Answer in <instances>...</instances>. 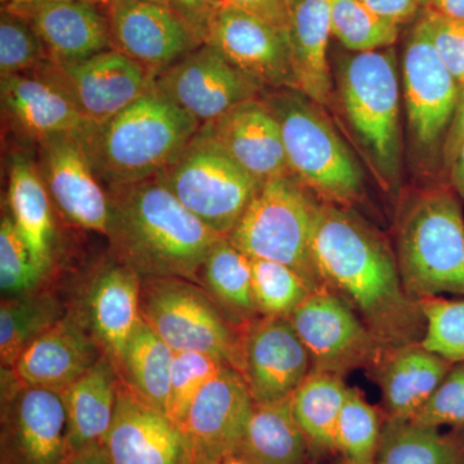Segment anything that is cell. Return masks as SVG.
<instances>
[{
    "label": "cell",
    "mask_w": 464,
    "mask_h": 464,
    "mask_svg": "<svg viewBox=\"0 0 464 464\" xmlns=\"http://www.w3.org/2000/svg\"><path fill=\"white\" fill-rule=\"evenodd\" d=\"M313 255L324 289L346 301L384 343L422 342L426 319L406 292L395 249L362 217L322 201Z\"/></svg>",
    "instance_id": "cell-1"
},
{
    "label": "cell",
    "mask_w": 464,
    "mask_h": 464,
    "mask_svg": "<svg viewBox=\"0 0 464 464\" xmlns=\"http://www.w3.org/2000/svg\"><path fill=\"white\" fill-rule=\"evenodd\" d=\"M110 219L106 237L115 261L142 280L199 277L201 266L219 239L174 197L160 176L108 188Z\"/></svg>",
    "instance_id": "cell-2"
},
{
    "label": "cell",
    "mask_w": 464,
    "mask_h": 464,
    "mask_svg": "<svg viewBox=\"0 0 464 464\" xmlns=\"http://www.w3.org/2000/svg\"><path fill=\"white\" fill-rule=\"evenodd\" d=\"M199 128L197 119L154 90L96 125L81 143L101 183L121 188L167 169Z\"/></svg>",
    "instance_id": "cell-3"
},
{
    "label": "cell",
    "mask_w": 464,
    "mask_h": 464,
    "mask_svg": "<svg viewBox=\"0 0 464 464\" xmlns=\"http://www.w3.org/2000/svg\"><path fill=\"white\" fill-rule=\"evenodd\" d=\"M393 249L415 301L464 297V216L448 183L415 191L400 204Z\"/></svg>",
    "instance_id": "cell-4"
},
{
    "label": "cell",
    "mask_w": 464,
    "mask_h": 464,
    "mask_svg": "<svg viewBox=\"0 0 464 464\" xmlns=\"http://www.w3.org/2000/svg\"><path fill=\"white\" fill-rule=\"evenodd\" d=\"M338 97L357 145L387 192L401 181L398 56L393 47L350 52L338 60Z\"/></svg>",
    "instance_id": "cell-5"
},
{
    "label": "cell",
    "mask_w": 464,
    "mask_h": 464,
    "mask_svg": "<svg viewBox=\"0 0 464 464\" xmlns=\"http://www.w3.org/2000/svg\"><path fill=\"white\" fill-rule=\"evenodd\" d=\"M273 92L264 100L280 125L292 176L323 203L351 209L364 199L362 167L323 106L297 90Z\"/></svg>",
    "instance_id": "cell-6"
},
{
    "label": "cell",
    "mask_w": 464,
    "mask_h": 464,
    "mask_svg": "<svg viewBox=\"0 0 464 464\" xmlns=\"http://www.w3.org/2000/svg\"><path fill=\"white\" fill-rule=\"evenodd\" d=\"M322 201L292 176L262 183L228 235L250 259L279 262L324 289L314 261L313 237Z\"/></svg>",
    "instance_id": "cell-7"
},
{
    "label": "cell",
    "mask_w": 464,
    "mask_h": 464,
    "mask_svg": "<svg viewBox=\"0 0 464 464\" xmlns=\"http://www.w3.org/2000/svg\"><path fill=\"white\" fill-rule=\"evenodd\" d=\"M140 311L174 353H207L240 373L241 333L197 283L181 277L142 280Z\"/></svg>",
    "instance_id": "cell-8"
},
{
    "label": "cell",
    "mask_w": 464,
    "mask_h": 464,
    "mask_svg": "<svg viewBox=\"0 0 464 464\" xmlns=\"http://www.w3.org/2000/svg\"><path fill=\"white\" fill-rule=\"evenodd\" d=\"M406 124L414 158L426 169L444 164V146L460 85L433 47L422 14L406 34L401 58Z\"/></svg>",
    "instance_id": "cell-9"
},
{
    "label": "cell",
    "mask_w": 464,
    "mask_h": 464,
    "mask_svg": "<svg viewBox=\"0 0 464 464\" xmlns=\"http://www.w3.org/2000/svg\"><path fill=\"white\" fill-rule=\"evenodd\" d=\"M159 176L219 237L230 235L262 185L199 132Z\"/></svg>",
    "instance_id": "cell-10"
},
{
    "label": "cell",
    "mask_w": 464,
    "mask_h": 464,
    "mask_svg": "<svg viewBox=\"0 0 464 464\" xmlns=\"http://www.w3.org/2000/svg\"><path fill=\"white\" fill-rule=\"evenodd\" d=\"M2 373L0 464H63L72 456L63 391L26 386Z\"/></svg>",
    "instance_id": "cell-11"
},
{
    "label": "cell",
    "mask_w": 464,
    "mask_h": 464,
    "mask_svg": "<svg viewBox=\"0 0 464 464\" xmlns=\"http://www.w3.org/2000/svg\"><path fill=\"white\" fill-rule=\"evenodd\" d=\"M289 320L310 353L311 372L346 378L373 368L390 348L331 290L313 293Z\"/></svg>",
    "instance_id": "cell-12"
},
{
    "label": "cell",
    "mask_w": 464,
    "mask_h": 464,
    "mask_svg": "<svg viewBox=\"0 0 464 464\" xmlns=\"http://www.w3.org/2000/svg\"><path fill=\"white\" fill-rule=\"evenodd\" d=\"M32 74L51 84L96 125L106 123L155 90V75L116 50L74 63L47 61Z\"/></svg>",
    "instance_id": "cell-13"
},
{
    "label": "cell",
    "mask_w": 464,
    "mask_h": 464,
    "mask_svg": "<svg viewBox=\"0 0 464 464\" xmlns=\"http://www.w3.org/2000/svg\"><path fill=\"white\" fill-rule=\"evenodd\" d=\"M155 90L200 125L215 121L244 101L261 97L265 92L208 44L159 72Z\"/></svg>",
    "instance_id": "cell-14"
},
{
    "label": "cell",
    "mask_w": 464,
    "mask_h": 464,
    "mask_svg": "<svg viewBox=\"0 0 464 464\" xmlns=\"http://www.w3.org/2000/svg\"><path fill=\"white\" fill-rule=\"evenodd\" d=\"M204 44L264 90H297L288 35L248 11L225 5L208 29Z\"/></svg>",
    "instance_id": "cell-15"
},
{
    "label": "cell",
    "mask_w": 464,
    "mask_h": 464,
    "mask_svg": "<svg viewBox=\"0 0 464 464\" xmlns=\"http://www.w3.org/2000/svg\"><path fill=\"white\" fill-rule=\"evenodd\" d=\"M313 371L310 353L289 319L259 317L241 333V366L256 405L277 404Z\"/></svg>",
    "instance_id": "cell-16"
},
{
    "label": "cell",
    "mask_w": 464,
    "mask_h": 464,
    "mask_svg": "<svg viewBox=\"0 0 464 464\" xmlns=\"http://www.w3.org/2000/svg\"><path fill=\"white\" fill-rule=\"evenodd\" d=\"M106 16L112 50L132 58L155 76L203 45L169 5L109 0Z\"/></svg>",
    "instance_id": "cell-17"
},
{
    "label": "cell",
    "mask_w": 464,
    "mask_h": 464,
    "mask_svg": "<svg viewBox=\"0 0 464 464\" xmlns=\"http://www.w3.org/2000/svg\"><path fill=\"white\" fill-rule=\"evenodd\" d=\"M255 406L243 375L225 366L195 398L182 424L190 459L226 462L235 458Z\"/></svg>",
    "instance_id": "cell-18"
},
{
    "label": "cell",
    "mask_w": 464,
    "mask_h": 464,
    "mask_svg": "<svg viewBox=\"0 0 464 464\" xmlns=\"http://www.w3.org/2000/svg\"><path fill=\"white\" fill-rule=\"evenodd\" d=\"M38 145V170L52 203L70 224L106 237L109 194L92 169L83 145L66 134L47 137Z\"/></svg>",
    "instance_id": "cell-19"
},
{
    "label": "cell",
    "mask_w": 464,
    "mask_h": 464,
    "mask_svg": "<svg viewBox=\"0 0 464 464\" xmlns=\"http://www.w3.org/2000/svg\"><path fill=\"white\" fill-rule=\"evenodd\" d=\"M101 447L110 464H188L190 460L181 427L140 399L121 380L114 420Z\"/></svg>",
    "instance_id": "cell-20"
},
{
    "label": "cell",
    "mask_w": 464,
    "mask_h": 464,
    "mask_svg": "<svg viewBox=\"0 0 464 464\" xmlns=\"http://www.w3.org/2000/svg\"><path fill=\"white\" fill-rule=\"evenodd\" d=\"M198 132L258 182L292 176L280 125L264 97L244 101Z\"/></svg>",
    "instance_id": "cell-21"
},
{
    "label": "cell",
    "mask_w": 464,
    "mask_h": 464,
    "mask_svg": "<svg viewBox=\"0 0 464 464\" xmlns=\"http://www.w3.org/2000/svg\"><path fill=\"white\" fill-rule=\"evenodd\" d=\"M105 355L79 313H66L11 369L26 386L63 391Z\"/></svg>",
    "instance_id": "cell-22"
},
{
    "label": "cell",
    "mask_w": 464,
    "mask_h": 464,
    "mask_svg": "<svg viewBox=\"0 0 464 464\" xmlns=\"http://www.w3.org/2000/svg\"><path fill=\"white\" fill-rule=\"evenodd\" d=\"M33 27L54 63H74L112 50L108 16L100 5L84 2L41 0L5 5Z\"/></svg>",
    "instance_id": "cell-23"
},
{
    "label": "cell",
    "mask_w": 464,
    "mask_h": 464,
    "mask_svg": "<svg viewBox=\"0 0 464 464\" xmlns=\"http://www.w3.org/2000/svg\"><path fill=\"white\" fill-rule=\"evenodd\" d=\"M142 279L121 262L112 261L92 277L84 308L78 311L106 356L118 365L127 341L141 322Z\"/></svg>",
    "instance_id": "cell-24"
},
{
    "label": "cell",
    "mask_w": 464,
    "mask_h": 464,
    "mask_svg": "<svg viewBox=\"0 0 464 464\" xmlns=\"http://www.w3.org/2000/svg\"><path fill=\"white\" fill-rule=\"evenodd\" d=\"M451 365L418 342L390 347L366 374L381 391L384 418L411 420L435 395Z\"/></svg>",
    "instance_id": "cell-25"
},
{
    "label": "cell",
    "mask_w": 464,
    "mask_h": 464,
    "mask_svg": "<svg viewBox=\"0 0 464 464\" xmlns=\"http://www.w3.org/2000/svg\"><path fill=\"white\" fill-rule=\"evenodd\" d=\"M0 97L14 130L36 142L58 134L82 142L96 127L60 92L33 74L2 76Z\"/></svg>",
    "instance_id": "cell-26"
},
{
    "label": "cell",
    "mask_w": 464,
    "mask_h": 464,
    "mask_svg": "<svg viewBox=\"0 0 464 464\" xmlns=\"http://www.w3.org/2000/svg\"><path fill=\"white\" fill-rule=\"evenodd\" d=\"M286 35L297 91L326 108L333 99L332 0H288Z\"/></svg>",
    "instance_id": "cell-27"
},
{
    "label": "cell",
    "mask_w": 464,
    "mask_h": 464,
    "mask_svg": "<svg viewBox=\"0 0 464 464\" xmlns=\"http://www.w3.org/2000/svg\"><path fill=\"white\" fill-rule=\"evenodd\" d=\"M121 375L103 355L87 373L63 391L72 454L102 442L114 420Z\"/></svg>",
    "instance_id": "cell-28"
},
{
    "label": "cell",
    "mask_w": 464,
    "mask_h": 464,
    "mask_svg": "<svg viewBox=\"0 0 464 464\" xmlns=\"http://www.w3.org/2000/svg\"><path fill=\"white\" fill-rule=\"evenodd\" d=\"M51 198L38 167L25 155H12L8 170V213L44 273L53 261L54 226Z\"/></svg>",
    "instance_id": "cell-29"
},
{
    "label": "cell",
    "mask_w": 464,
    "mask_h": 464,
    "mask_svg": "<svg viewBox=\"0 0 464 464\" xmlns=\"http://www.w3.org/2000/svg\"><path fill=\"white\" fill-rule=\"evenodd\" d=\"M199 277L203 289L237 331L243 333L261 317L253 295L252 259L227 237L213 244Z\"/></svg>",
    "instance_id": "cell-30"
},
{
    "label": "cell",
    "mask_w": 464,
    "mask_h": 464,
    "mask_svg": "<svg viewBox=\"0 0 464 464\" xmlns=\"http://www.w3.org/2000/svg\"><path fill=\"white\" fill-rule=\"evenodd\" d=\"M235 459L241 464H315L290 399L255 406Z\"/></svg>",
    "instance_id": "cell-31"
},
{
    "label": "cell",
    "mask_w": 464,
    "mask_h": 464,
    "mask_svg": "<svg viewBox=\"0 0 464 464\" xmlns=\"http://www.w3.org/2000/svg\"><path fill=\"white\" fill-rule=\"evenodd\" d=\"M347 391L346 378L311 372L290 398L293 417L304 432L315 462L338 456L335 432Z\"/></svg>",
    "instance_id": "cell-32"
},
{
    "label": "cell",
    "mask_w": 464,
    "mask_h": 464,
    "mask_svg": "<svg viewBox=\"0 0 464 464\" xmlns=\"http://www.w3.org/2000/svg\"><path fill=\"white\" fill-rule=\"evenodd\" d=\"M375 464H464V429L384 418Z\"/></svg>",
    "instance_id": "cell-33"
},
{
    "label": "cell",
    "mask_w": 464,
    "mask_h": 464,
    "mask_svg": "<svg viewBox=\"0 0 464 464\" xmlns=\"http://www.w3.org/2000/svg\"><path fill=\"white\" fill-rule=\"evenodd\" d=\"M174 353L142 319L116 365L121 380L140 399L166 414Z\"/></svg>",
    "instance_id": "cell-34"
},
{
    "label": "cell",
    "mask_w": 464,
    "mask_h": 464,
    "mask_svg": "<svg viewBox=\"0 0 464 464\" xmlns=\"http://www.w3.org/2000/svg\"><path fill=\"white\" fill-rule=\"evenodd\" d=\"M65 315L60 299L47 289L3 298L0 306L2 368H14L21 353Z\"/></svg>",
    "instance_id": "cell-35"
},
{
    "label": "cell",
    "mask_w": 464,
    "mask_h": 464,
    "mask_svg": "<svg viewBox=\"0 0 464 464\" xmlns=\"http://www.w3.org/2000/svg\"><path fill=\"white\" fill-rule=\"evenodd\" d=\"M383 423L382 409L369 404L362 390L348 387L335 432L338 456L356 464H375Z\"/></svg>",
    "instance_id": "cell-36"
},
{
    "label": "cell",
    "mask_w": 464,
    "mask_h": 464,
    "mask_svg": "<svg viewBox=\"0 0 464 464\" xmlns=\"http://www.w3.org/2000/svg\"><path fill=\"white\" fill-rule=\"evenodd\" d=\"M400 26L384 20L362 0H332V36L350 52L393 47Z\"/></svg>",
    "instance_id": "cell-37"
},
{
    "label": "cell",
    "mask_w": 464,
    "mask_h": 464,
    "mask_svg": "<svg viewBox=\"0 0 464 464\" xmlns=\"http://www.w3.org/2000/svg\"><path fill=\"white\" fill-rule=\"evenodd\" d=\"M252 283L261 317L289 319L315 293L293 268L266 259H252Z\"/></svg>",
    "instance_id": "cell-38"
},
{
    "label": "cell",
    "mask_w": 464,
    "mask_h": 464,
    "mask_svg": "<svg viewBox=\"0 0 464 464\" xmlns=\"http://www.w3.org/2000/svg\"><path fill=\"white\" fill-rule=\"evenodd\" d=\"M47 275L36 264L14 219L5 212L0 222V288L3 298L18 297L41 289Z\"/></svg>",
    "instance_id": "cell-39"
},
{
    "label": "cell",
    "mask_w": 464,
    "mask_h": 464,
    "mask_svg": "<svg viewBox=\"0 0 464 464\" xmlns=\"http://www.w3.org/2000/svg\"><path fill=\"white\" fill-rule=\"evenodd\" d=\"M426 332L420 343L451 364L464 362V297L420 301Z\"/></svg>",
    "instance_id": "cell-40"
},
{
    "label": "cell",
    "mask_w": 464,
    "mask_h": 464,
    "mask_svg": "<svg viewBox=\"0 0 464 464\" xmlns=\"http://www.w3.org/2000/svg\"><path fill=\"white\" fill-rule=\"evenodd\" d=\"M225 366L228 365L207 353L191 351L174 353L168 395V417L182 427L195 398L199 395L208 382L212 381Z\"/></svg>",
    "instance_id": "cell-41"
},
{
    "label": "cell",
    "mask_w": 464,
    "mask_h": 464,
    "mask_svg": "<svg viewBox=\"0 0 464 464\" xmlns=\"http://www.w3.org/2000/svg\"><path fill=\"white\" fill-rule=\"evenodd\" d=\"M50 61L44 45L20 14L3 5L0 16V75L32 74Z\"/></svg>",
    "instance_id": "cell-42"
},
{
    "label": "cell",
    "mask_w": 464,
    "mask_h": 464,
    "mask_svg": "<svg viewBox=\"0 0 464 464\" xmlns=\"http://www.w3.org/2000/svg\"><path fill=\"white\" fill-rule=\"evenodd\" d=\"M411 420L429 426L464 429V362L451 365L435 395Z\"/></svg>",
    "instance_id": "cell-43"
},
{
    "label": "cell",
    "mask_w": 464,
    "mask_h": 464,
    "mask_svg": "<svg viewBox=\"0 0 464 464\" xmlns=\"http://www.w3.org/2000/svg\"><path fill=\"white\" fill-rule=\"evenodd\" d=\"M426 20L433 47L457 83L464 85V21L420 12Z\"/></svg>",
    "instance_id": "cell-44"
},
{
    "label": "cell",
    "mask_w": 464,
    "mask_h": 464,
    "mask_svg": "<svg viewBox=\"0 0 464 464\" xmlns=\"http://www.w3.org/2000/svg\"><path fill=\"white\" fill-rule=\"evenodd\" d=\"M225 5L227 0H173L169 7L182 17L204 44L213 17Z\"/></svg>",
    "instance_id": "cell-45"
},
{
    "label": "cell",
    "mask_w": 464,
    "mask_h": 464,
    "mask_svg": "<svg viewBox=\"0 0 464 464\" xmlns=\"http://www.w3.org/2000/svg\"><path fill=\"white\" fill-rule=\"evenodd\" d=\"M372 11L400 27L413 24L422 12V0H362Z\"/></svg>",
    "instance_id": "cell-46"
},
{
    "label": "cell",
    "mask_w": 464,
    "mask_h": 464,
    "mask_svg": "<svg viewBox=\"0 0 464 464\" xmlns=\"http://www.w3.org/2000/svg\"><path fill=\"white\" fill-rule=\"evenodd\" d=\"M227 3L250 12L276 29L286 32L288 0H227Z\"/></svg>",
    "instance_id": "cell-47"
},
{
    "label": "cell",
    "mask_w": 464,
    "mask_h": 464,
    "mask_svg": "<svg viewBox=\"0 0 464 464\" xmlns=\"http://www.w3.org/2000/svg\"><path fill=\"white\" fill-rule=\"evenodd\" d=\"M464 143V85H460L459 97L456 112H454L453 121H451L450 130H449L447 141L444 146V164L442 167L447 168L451 159L457 154Z\"/></svg>",
    "instance_id": "cell-48"
},
{
    "label": "cell",
    "mask_w": 464,
    "mask_h": 464,
    "mask_svg": "<svg viewBox=\"0 0 464 464\" xmlns=\"http://www.w3.org/2000/svg\"><path fill=\"white\" fill-rule=\"evenodd\" d=\"M422 11L464 21V0H422Z\"/></svg>",
    "instance_id": "cell-49"
},
{
    "label": "cell",
    "mask_w": 464,
    "mask_h": 464,
    "mask_svg": "<svg viewBox=\"0 0 464 464\" xmlns=\"http://www.w3.org/2000/svg\"><path fill=\"white\" fill-rule=\"evenodd\" d=\"M445 172L451 190L456 192L460 199H464V143L445 168Z\"/></svg>",
    "instance_id": "cell-50"
},
{
    "label": "cell",
    "mask_w": 464,
    "mask_h": 464,
    "mask_svg": "<svg viewBox=\"0 0 464 464\" xmlns=\"http://www.w3.org/2000/svg\"><path fill=\"white\" fill-rule=\"evenodd\" d=\"M63 464H110V462L101 444H97L75 451Z\"/></svg>",
    "instance_id": "cell-51"
},
{
    "label": "cell",
    "mask_w": 464,
    "mask_h": 464,
    "mask_svg": "<svg viewBox=\"0 0 464 464\" xmlns=\"http://www.w3.org/2000/svg\"><path fill=\"white\" fill-rule=\"evenodd\" d=\"M36 2H41V0H2L5 5H25Z\"/></svg>",
    "instance_id": "cell-52"
},
{
    "label": "cell",
    "mask_w": 464,
    "mask_h": 464,
    "mask_svg": "<svg viewBox=\"0 0 464 464\" xmlns=\"http://www.w3.org/2000/svg\"><path fill=\"white\" fill-rule=\"evenodd\" d=\"M56 2H84L92 3V5H108L109 0H56Z\"/></svg>",
    "instance_id": "cell-53"
},
{
    "label": "cell",
    "mask_w": 464,
    "mask_h": 464,
    "mask_svg": "<svg viewBox=\"0 0 464 464\" xmlns=\"http://www.w3.org/2000/svg\"><path fill=\"white\" fill-rule=\"evenodd\" d=\"M188 464H231V459L226 460V462H210V460H199L190 459Z\"/></svg>",
    "instance_id": "cell-54"
},
{
    "label": "cell",
    "mask_w": 464,
    "mask_h": 464,
    "mask_svg": "<svg viewBox=\"0 0 464 464\" xmlns=\"http://www.w3.org/2000/svg\"><path fill=\"white\" fill-rule=\"evenodd\" d=\"M334 464H356V463L351 462V460L346 459V458L338 456L337 459H335Z\"/></svg>",
    "instance_id": "cell-55"
},
{
    "label": "cell",
    "mask_w": 464,
    "mask_h": 464,
    "mask_svg": "<svg viewBox=\"0 0 464 464\" xmlns=\"http://www.w3.org/2000/svg\"><path fill=\"white\" fill-rule=\"evenodd\" d=\"M145 2L159 3V5H172L173 0H145Z\"/></svg>",
    "instance_id": "cell-56"
},
{
    "label": "cell",
    "mask_w": 464,
    "mask_h": 464,
    "mask_svg": "<svg viewBox=\"0 0 464 464\" xmlns=\"http://www.w3.org/2000/svg\"><path fill=\"white\" fill-rule=\"evenodd\" d=\"M231 464H241L239 460L235 459V458H232Z\"/></svg>",
    "instance_id": "cell-57"
}]
</instances>
